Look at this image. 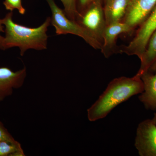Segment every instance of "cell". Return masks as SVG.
<instances>
[{"label":"cell","instance_id":"cell-6","mask_svg":"<svg viewBox=\"0 0 156 156\" xmlns=\"http://www.w3.org/2000/svg\"><path fill=\"white\" fill-rule=\"evenodd\" d=\"M134 145L140 156H156V125L147 119L139 123Z\"/></svg>","mask_w":156,"mask_h":156},{"label":"cell","instance_id":"cell-4","mask_svg":"<svg viewBox=\"0 0 156 156\" xmlns=\"http://www.w3.org/2000/svg\"><path fill=\"white\" fill-rule=\"evenodd\" d=\"M76 21L102 44V36L106 26L102 0L94 2L83 12L79 13Z\"/></svg>","mask_w":156,"mask_h":156},{"label":"cell","instance_id":"cell-16","mask_svg":"<svg viewBox=\"0 0 156 156\" xmlns=\"http://www.w3.org/2000/svg\"><path fill=\"white\" fill-rule=\"evenodd\" d=\"M15 141V140L9 133L8 130L3 126L2 123L0 122V141Z\"/></svg>","mask_w":156,"mask_h":156},{"label":"cell","instance_id":"cell-1","mask_svg":"<svg viewBox=\"0 0 156 156\" xmlns=\"http://www.w3.org/2000/svg\"><path fill=\"white\" fill-rule=\"evenodd\" d=\"M13 15L11 11L0 19V23L5 27V33L0 44V49L5 50L17 47L21 56L30 49L46 50L48 38L47 31L51 23V18L48 17L38 27L31 28L14 22Z\"/></svg>","mask_w":156,"mask_h":156},{"label":"cell","instance_id":"cell-20","mask_svg":"<svg viewBox=\"0 0 156 156\" xmlns=\"http://www.w3.org/2000/svg\"><path fill=\"white\" fill-rule=\"evenodd\" d=\"M152 120L153 122L156 125V113L154 114V117L152 119Z\"/></svg>","mask_w":156,"mask_h":156},{"label":"cell","instance_id":"cell-9","mask_svg":"<svg viewBox=\"0 0 156 156\" xmlns=\"http://www.w3.org/2000/svg\"><path fill=\"white\" fill-rule=\"evenodd\" d=\"M133 30L126 23H115L106 25L102 36L101 53L106 58H108L115 53V48L117 38L121 34L126 33Z\"/></svg>","mask_w":156,"mask_h":156},{"label":"cell","instance_id":"cell-11","mask_svg":"<svg viewBox=\"0 0 156 156\" xmlns=\"http://www.w3.org/2000/svg\"><path fill=\"white\" fill-rule=\"evenodd\" d=\"M131 0H105L104 7L106 25L122 22Z\"/></svg>","mask_w":156,"mask_h":156},{"label":"cell","instance_id":"cell-2","mask_svg":"<svg viewBox=\"0 0 156 156\" xmlns=\"http://www.w3.org/2000/svg\"><path fill=\"white\" fill-rule=\"evenodd\" d=\"M144 89L140 77H120L110 82L97 101L87 110V116L93 122L105 118L116 107Z\"/></svg>","mask_w":156,"mask_h":156},{"label":"cell","instance_id":"cell-3","mask_svg":"<svg viewBox=\"0 0 156 156\" xmlns=\"http://www.w3.org/2000/svg\"><path fill=\"white\" fill-rule=\"evenodd\" d=\"M50 10L51 23L54 27L57 35L71 34L80 37L87 44L96 49L101 50L102 44L89 31L77 21L69 19L66 15L64 10L58 7L54 0H46Z\"/></svg>","mask_w":156,"mask_h":156},{"label":"cell","instance_id":"cell-18","mask_svg":"<svg viewBox=\"0 0 156 156\" xmlns=\"http://www.w3.org/2000/svg\"><path fill=\"white\" fill-rule=\"evenodd\" d=\"M2 32H5V27L0 23V44L3 38V37L2 36L1 34V33Z\"/></svg>","mask_w":156,"mask_h":156},{"label":"cell","instance_id":"cell-7","mask_svg":"<svg viewBox=\"0 0 156 156\" xmlns=\"http://www.w3.org/2000/svg\"><path fill=\"white\" fill-rule=\"evenodd\" d=\"M156 5V0H131L123 22L132 29L144 22Z\"/></svg>","mask_w":156,"mask_h":156},{"label":"cell","instance_id":"cell-10","mask_svg":"<svg viewBox=\"0 0 156 156\" xmlns=\"http://www.w3.org/2000/svg\"><path fill=\"white\" fill-rule=\"evenodd\" d=\"M140 78L144 89L138 98L147 109L156 111V72H147Z\"/></svg>","mask_w":156,"mask_h":156},{"label":"cell","instance_id":"cell-17","mask_svg":"<svg viewBox=\"0 0 156 156\" xmlns=\"http://www.w3.org/2000/svg\"><path fill=\"white\" fill-rule=\"evenodd\" d=\"M97 1L98 0H76L78 14L83 12L92 3Z\"/></svg>","mask_w":156,"mask_h":156},{"label":"cell","instance_id":"cell-15","mask_svg":"<svg viewBox=\"0 0 156 156\" xmlns=\"http://www.w3.org/2000/svg\"><path fill=\"white\" fill-rule=\"evenodd\" d=\"M3 5L6 10L12 12L16 9L20 14L22 15L25 14L26 10L22 5L21 0H5Z\"/></svg>","mask_w":156,"mask_h":156},{"label":"cell","instance_id":"cell-12","mask_svg":"<svg viewBox=\"0 0 156 156\" xmlns=\"http://www.w3.org/2000/svg\"><path fill=\"white\" fill-rule=\"evenodd\" d=\"M140 68L136 75L141 77L156 61V30L151 36L144 53L140 58Z\"/></svg>","mask_w":156,"mask_h":156},{"label":"cell","instance_id":"cell-5","mask_svg":"<svg viewBox=\"0 0 156 156\" xmlns=\"http://www.w3.org/2000/svg\"><path fill=\"white\" fill-rule=\"evenodd\" d=\"M136 35L121 52L129 56L136 55L140 59L145 51L150 38L156 30V5L147 18L140 26Z\"/></svg>","mask_w":156,"mask_h":156},{"label":"cell","instance_id":"cell-8","mask_svg":"<svg viewBox=\"0 0 156 156\" xmlns=\"http://www.w3.org/2000/svg\"><path fill=\"white\" fill-rule=\"evenodd\" d=\"M26 76V67L16 72L8 67H0V101L12 95L14 89L22 87Z\"/></svg>","mask_w":156,"mask_h":156},{"label":"cell","instance_id":"cell-13","mask_svg":"<svg viewBox=\"0 0 156 156\" xmlns=\"http://www.w3.org/2000/svg\"><path fill=\"white\" fill-rule=\"evenodd\" d=\"M23 156V151L19 142L0 141V156Z\"/></svg>","mask_w":156,"mask_h":156},{"label":"cell","instance_id":"cell-19","mask_svg":"<svg viewBox=\"0 0 156 156\" xmlns=\"http://www.w3.org/2000/svg\"><path fill=\"white\" fill-rule=\"evenodd\" d=\"M148 71L154 73L156 72V61L154 62V64L149 69Z\"/></svg>","mask_w":156,"mask_h":156},{"label":"cell","instance_id":"cell-14","mask_svg":"<svg viewBox=\"0 0 156 156\" xmlns=\"http://www.w3.org/2000/svg\"><path fill=\"white\" fill-rule=\"evenodd\" d=\"M64 6L66 15L69 19L76 21L78 13L76 0H60Z\"/></svg>","mask_w":156,"mask_h":156}]
</instances>
